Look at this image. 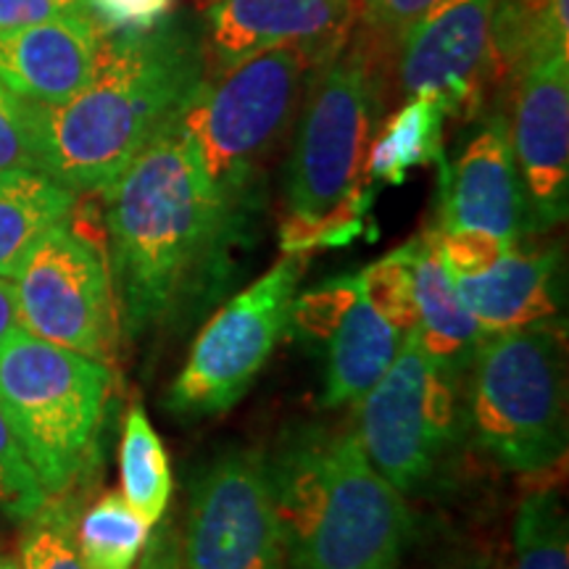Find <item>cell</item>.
Here are the masks:
<instances>
[{
  "label": "cell",
  "instance_id": "6da1fadb",
  "mask_svg": "<svg viewBox=\"0 0 569 569\" xmlns=\"http://www.w3.org/2000/svg\"><path fill=\"white\" fill-rule=\"evenodd\" d=\"M109 272L130 338L177 322L222 282L240 201L206 172L180 113L103 190Z\"/></svg>",
  "mask_w": 569,
  "mask_h": 569
},
{
  "label": "cell",
  "instance_id": "7a4b0ae2",
  "mask_svg": "<svg viewBox=\"0 0 569 569\" xmlns=\"http://www.w3.org/2000/svg\"><path fill=\"white\" fill-rule=\"evenodd\" d=\"M203 80V42L182 19L106 32L90 82L61 103H32L40 172L74 193H103Z\"/></svg>",
  "mask_w": 569,
  "mask_h": 569
},
{
  "label": "cell",
  "instance_id": "3957f363",
  "mask_svg": "<svg viewBox=\"0 0 569 569\" xmlns=\"http://www.w3.org/2000/svg\"><path fill=\"white\" fill-rule=\"evenodd\" d=\"M393 63L353 32L343 51L311 77L288 161V213L280 224L284 253L309 256L365 232L372 206L367 153L386 109Z\"/></svg>",
  "mask_w": 569,
  "mask_h": 569
},
{
  "label": "cell",
  "instance_id": "277c9868",
  "mask_svg": "<svg viewBox=\"0 0 569 569\" xmlns=\"http://www.w3.org/2000/svg\"><path fill=\"white\" fill-rule=\"evenodd\" d=\"M290 569H398L411 517L356 432L309 430L267 461Z\"/></svg>",
  "mask_w": 569,
  "mask_h": 569
},
{
  "label": "cell",
  "instance_id": "5b68a950",
  "mask_svg": "<svg viewBox=\"0 0 569 569\" xmlns=\"http://www.w3.org/2000/svg\"><path fill=\"white\" fill-rule=\"evenodd\" d=\"M111 372L101 361L17 327L0 343V411L46 496L80 478L101 430Z\"/></svg>",
  "mask_w": 569,
  "mask_h": 569
},
{
  "label": "cell",
  "instance_id": "8992f818",
  "mask_svg": "<svg viewBox=\"0 0 569 569\" xmlns=\"http://www.w3.org/2000/svg\"><path fill=\"white\" fill-rule=\"evenodd\" d=\"M469 367V427L496 465L536 475L565 459L567 365L557 325L490 336Z\"/></svg>",
  "mask_w": 569,
  "mask_h": 569
},
{
  "label": "cell",
  "instance_id": "52a82bcc",
  "mask_svg": "<svg viewBox=\"0 0 569 569\" xmlns=\"http://www.w3.org/2000/svg\"><path fill=\"white\" fill-rule=\"evenodd\" d=\"M319 67L325 63L303 46H277L224 74L203 77L180 122L224 193L246 196L256 167L293 124Z\"/></svg>",
  "mask_w": 569,
  "mask_h": 569
},
{
  "label": "cell",
  "instance_id": "ba28073f",
  "mask_svg": "<svg viewBox=\"0 0 569 569\" xmlns=\"http://www.w3.org/2000/svg\"><path fill=\"white\" fill-rule=\"evenodd\" d=\"M457 377L438 367L409 330L386 375L356 401V438L398 493L425 486L457 438Z\"/></svg>",
  "mask_w": 569,
  "mask_h": 569
},
{
  "label": "cell",
  "instance_id": "9c48e42d",
  "mask_svg": "<svg viewBox=\"0 0 569 569\" xmlns=\"http://www.w3.org/2000/svg\"><path fill=\"white\" fill-rule=\"evenodd\" d=\"M303 267L306 256L284 253L267 274L230 298L206 322L180 377L169 388V411L213 417L230 411L248 393L288 327Z\"/></svg>",
  "mask_w": 569,
  "mask_h": 569
},
{
  "label": "cell",
  "instance_id": "30bf717a",
  "mask_svg": "<svg viewBox=\"0 0 569 569\" xmlns=\"http://www.w3.org/2000/svg\"><path fill=\"white\" fill-rule=\"evenodd\" d=\"M19 327L48 343L109 367L119 338V309L109 259L96 240L56 224L13 274Z\"/></svg>",
  "mask_w": 569,
  "mask_h": 569
},
{
  "label": "cell",
  "instance_id": "8fae6325",
  "mask_svg": "<svg viewBox=\"0 0 569 569\" xmlns=\"http://www.w3.org/2000/svg\"><path fill=\"white\" fill-rule=\"evenodd\" d=\"M182 569H284L267 459L227 451L198 475L180 536Z\"/></svg>",
  "mask_w": 569,
  "mask_h": 569
},
{
  "label": "cell",
  "instance_id": "7c38bea8",
  "mask_svg": "<svg viewBox=\"0 0 569 569\" xmlns=\"http://www.w3.org/2000/svg\"><path fill=\"white\" fill-rule=\"evenodd\" d=\"M496 0H432L396 53L398 88L432 98L446 119H475L501 88L493 48Z\"/></svg>",
  "mask_w": 569,
  "mask_h": 569
},
{
  "label": "cell",
  "instance_id": "4fadbf2b",
  "mask_svg": "<svg viewBox=\"0 0 569 569\" xmlns=\"http://www.w3.org/2000/svg\"><path fill=\"white\" fill-rule=\"evenodd\" d=\"M288 325L325 356V407L356 403L386 375L401 332L369 306L353 277H338L293 298Z\"/></svg>",
  "mask_w": 569,
  "mask_h": 569
},
{
  "label": "cell",
  "instance_id": "5bb4252c",
  "mask_svg": "<svg viewBox=\"0 0 569 569\" xmlns=\"http://www.w3.org/2000/svg\"><path fill=\"white\" fill-rule=\"evenodd\" d=\"M356 0H211L203 77H219L277 46H303L327 63L356 30Z\"/></svg>",
  "mask_w": 569,
  "mask_h": 569
},
{
  "label": "cell",
  "instance_id": "9a60e30c",
  "mask_svg": "<svg viewBox=\"0 0 569 569\" xmlns=\"http://www.w3.org/2000/svg\"><path fill=\"white\" fill-rule=\"evenodd\" d=\"M509 134L530 230H551L569 206V53H549L519 71Z\"/></svg>",
  "mask_w": 569,
  "mask_h": 569
},
{
  "label": "cell",
  "instance_id": "2e32d148",
  "mask_svg": "<svg viewBox=\"0 0 569 569\" xmlns=\"http://www.w3.org/2000/svg\"><path fill=\"white\" fill-rule=\"evenodd\" d=\"M440 230H478L509 243L532 232L503 113H490L453 163L440 161Z\"/></svg>",
  "mask_w": 569,
  "mask_h": 569
},
{
  "label": "cell",
  "instance_id": "e0dca14e",
  "mask_svg": "<svg viewBox=\"0 0 569 569\" xmlns=\"http://www.w3.org/2000/svg\"><path fill=\"white\" fill-rule=\"evenodd\" d=\"M92 13L0 32V80L32 103H61L90 82L103 34Z\"/></svg>",
  "mask_w": 569,
  "mask_h": 569
},
{
  "label": "cell",
  "instance_id": "ac0fdd59",
  "mask_svg": "<svg viewBox=\"0 0 569 569\" xmlns=\"http://www.w3.org/2000/svg\"><path fill=\"white\" fill-rule=\"evenodd\" d=\"M559 269V248L515 243L493 269L453 282L469 315L490 338L532 325H553L561 306Z\"/></svg>",
  "mask_w": 569,
  "mask_h": 569
},
{
  "label": "cell",
  "instance_id": "d6986e66",
  "mask_svg": "<svg viewBox=\"0 0 569 569\" xmlns=\"http://www.w3.org/2000/svg\"><path fill=\"white\" fill-rule=\"evenodd\" d=\"M415 261L417 296V338L427 356L448 372L461 375L472 365L475 353L486 343V332L461 301L457 282L446 272L440 259L438 230L409 240Z\"/></svg>",
  "mask_w": 569,
  "mask_h": 569
},
{
  "label": "cell",
  "instance_id": "ffe728a7",
  "mask_svg": "<svg viewBox=\"0 0 569 569\" xmlns=\"http://www.w3.org/2000/svg\"><path fill=\"white\" fill-rule=\"evenodd\" d=\"M74 190L42 172L0 174V277L13 280L46 232L71 219Z\"/></svg>",
  "mask_w": 569,
  "mask_h": 569
},
{
  "label": "cell",
  "instance_id": "44dd1931",
  "mask_svg": "<svg viewBox=\"0 0 569 569\" xmlns=\"http://www.w3.org/2000/svg\"><path fill=\"white\" fill-rule=\"evenodd\" d=\"M446 113L432 98L415 96L375 132L367 153L369 182L403 184L411 169L443 161Z\"/></svg>",
  "mask_w": 569,
  "mask_h": 569
},
{
  "label": "cell",
  "instance_id": "7402d4cb",
  "mask_svg": "<svg viewBox=\"0 0 569 569\" xmlns=\"http://www.w3.org/2000/svg\"><path fill=\"white\" fill-rule=\"evenodd\" d=\"M119 472H122V496L127 503L156 528L167 515L172 498V469L161 438L156 436L142 407H132L124 419Z\"/></svg>",
  "mask_w": 569,
  "mask_h": 569
},
{
  "label": "cell",
  "instance_id": "603a6c76",
  "mask_svg": "<svg viewBox=\"0 0 569 569\" xmlns=\"http://www.w3.org/2000/svg\"><path fill=\"white\" fill-rule=\"evenodd\" d=\"M74 536L88 569H132L146 549L151 525L122 493H106L84 511Z\"/></svg>",
  "mask_w": 569,
  "mask_h": 569
},
{
  "label": "cell",
  "instance_id": "cb8c5ba5",
  "mask_svg": "<svg viewBox=\"0 0 569 569\" xmlns=\"http://www.w3.org/2000/svg\"><path fill=\"white\" fill-rule=\"evenodd\" d=\"M511 551V569H569L567 515L557 488H538L519 501Z\"/></svg>",
  "mask_w": 569,
  "mask_h": 569
},
{
  "label": "cell",
  "instance_id": "d4e9b609",
  "mask_svg": "<svg viewBox=\"0 0 569 569\" xmlns=\"http://www.w3.org/2000/svg\"><path fill=\"white\" fill-rule=\"evenodd\" d=\"M361 293L369 306L393 330L407 336L417 327V296H415V261H411V243L396 248L356 274Z\"/></svg>",
  "mask_w": 569,
  "mask_h": 569
},
{
  "label": "cell",
  "instance_id": "484cf974",
  "mask_svg": "<svg viewBox=\"0 0 569 569\" xmlns=\"http://www.w3.org/2000/svg\"><path fill=\"white\" fill-rule=\"evenodd\" d=\"M24 522L19 569H88L77 549V515L69 501H46Z\"/></svg>",
  "mask_w": 569,
  "mask_h": 569
},
{
  "label": "cell",
  "instance_id": "4316f807",
  "mask_svg": "<svg viewBox=\"0 0 569 569\" xmlns=\"http://www.w3.org/2000/svg\"><path fill=\"white\" fill-rule=\"evenodd\" d=\"M48 501L38 475L21 451L9 419L0 411V511L11 519H30Z\"/></svg>",
  "mask_w": 569,
  "mask_h": 569
},
{
  "label": "cell",
  "instance_id": "83f0119b",
  "mask_svg": "<svg viewBox=\"0 0 569 569\" xmlns=\"http://www.w3.org/2000/svg\"><path fill=\"white\" fill-rule=\"evenodd\" d=\"M40 172L32 101L0 80V174Z\"/></svg>",
  "mask_w": 569,
  "mask_h": 569
},
{
  "label": "cell",
  "instance_id": "f1b7e54d",
  "mask_svg": "<svg viewBox=\"0 0 569 569\" xmlns=\"http://www.w3.org/2000/svg\"><path fill=\"white\" fill-rule=\"evenodd\" d=\"M430 6L432 0H356L359 17L353 32L375 42L396 61L403 34Z\"/></svg>",
  "mask_w": 569,
  "mask_h": 569
},
{
  "label": "cell",
  "instance_id": "f546056e",
  "mask_svg": "<svg viewBox=\"0 0 569 569\" xmlns=\"http://www.w3.org/2000/svg\"><path fill=\"white\" fill-rule=\"evenodd\" d=\"M438 246L451 280H465L493 269L515 243L478 230H438Z\"/></svg>",
  "mask_w": 569,
  "mask_h": 569
},
{
  "label": "cell",
  "instance_id": "4dcf8cb0",
  "mask_svg": "<svg viewBox=\"0 0 569 569\" xmlns=\"http://www.w3.org/2000/svg\"><path fill=\"white\" fill-rule=\"evenodd\" d=\"M92 17L109 32L151 30L169 17L174 0H88Z\"/></svg>",
  "mask_w": 569,
  "mask_h": 569
},
{
  "label": "cell",
  "instance_id": "1f68e13d",
  "mask_svg": "<svg viewBox=\"0 0 569 569\" xmlns=\"http://www.w3.org/2000/svg\"><path fill=\"white\" fill-rule=\"evenodd\" d=\"M77 13H92L88 0H0V32Z\"/></svg>",
  "mask_w": 569,
  "mask_h": 569
},
{
  "label": "cell",
  "instance_id": "d6a6232c",
  "mask_svg": "<svg viewBox=\"0 0 569 569\" xmlns=\"http://www.w3.org/2000/svg\"><path fill=\"white\" fill-rule=\"evenodd\" d=\"M134 565L138 569H182L180 532L169 519H161L159 530L148 536L146 549Z\"/></svg>",
  "mask_w": 569,
  "mask_h": 569
},
{
  "label": "cell",
  "instance_id": "836d02e7",
  "mask_svg": "<svg viewBox=\"0 0 569 569\" xmlns=\"http://www.w3.org/2000/svg\"><path fill=\"white\" fill-rule=\"evenodd\" d=\"M19 327L17 298H13V284L0 277V343Z\"/></svg>",
  "mask_w": 569,
  "mask_h": 569
},
{
  "label": "cell",
  "instance_id": "e575fe53",
  "mask_svg": "<svg viewBox=\"0 0 569 569\" xmlns=\"http://www.w3.org/2000/svg\"><path fill=\"white\" fill-rule=\"evenodd\" d=\"M438 569H503V565L498 561V557H493V553L469 551V553H459V557L443 561Z\"/></svg>",
  "mask_w": 569,
  "mask_h": 569
},
{
  "label": "cell",
  "instance_id": "d590c367",
  "mask_svg": "<svg viewBox=\"0 0 569 569\" xmlns=\"http://www.w3.org/2000/svg\"><path fill=\"white\" fill-rule=\"evenodd\" d=\"M0 569H19V561L13 557H6V553H0Z\"/></svg>",
  "mask_w": 569,
  "mask_h": 569
}]
</instances>
